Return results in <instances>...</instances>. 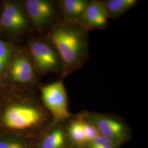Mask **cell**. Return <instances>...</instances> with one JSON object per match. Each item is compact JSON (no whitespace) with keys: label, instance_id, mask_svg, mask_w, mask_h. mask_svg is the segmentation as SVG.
Wrapping results in <instances>:
<instances>
[{"label":"cell","instance_id":"cell-3","mask_svg":"<svg viewBox=\"0 0 148 148\" xmlns=\"http://www.w3.org/2000/svg\"><path fill=\"white\" fill-rule=\"evenodd\" d=\"M29 27L25 7L17 2H5L0 13V32L19 34L27 32Z\"/></svg>","mask_w":148,"mask_h":148},{"label":"cell","instance_id":"cell-2","mask_svg":"<svg viewBox=\"0 0 148 148\" xmlns=\"http://www.w3.org/2000/svg\"><path fill=\"white\" fill-rule=\"evenodd\" d=\"M29 51L35 69L39 74L62 73L61 59L51 43L41 40L32 41L29 45Z\"/></svg>","mask_w":148,"mask_h":148},{"label":"cell","instance_id":"cell-16","mask_svg":"<svg viewBox=\"0 0 148 148\" xmlns=\"http://www.w3.org/2000/svg\"><path fill=\"white\" fill-rule=\"evenodd\" d=\"M88 148H96L106 145H116L117 144L112 141L110 139L98 135L93 140L88 142Z\"/></svg>","mask_w":148,"mask_h":148},{"label":"cell","instance_id":"cell-12","mask_svg":"<svg viewBox=\"0 0 148 148\" xmlns=\"http://www.w3.org/2000/svg\"><path fill=\"white\" fill-rule=\"evenodd\" d=\"M13 52V49L11 44L0 40V82L11 63Z\"/></svg>","mask_w":148,"mask_h":148},{"label":"cell","instance_id":"cell-17","mask_svg":"<svg viewBox=\"0 0 148 148\" xmlns=\"http://www.w3.org/2000/svg\"><path fill=\"white\" fill-rule=\"evenodd\" d=\"M0 148H24L21 143L14 141H0Z\"/></svg>","mask_w":148,"mask_h":148},{"label":"cell","instance_id":"cell-6","mask_svg":"<svg viewBox=\"0 0 148 148\" xmlns=\"http://www.w3.org/2000/svg\"><path fill=\"white\" fill-rule=\"evenodd\" d=\"M29 21L38 29H42L53 21L56 8L47 0H27L24 5Z\"/></svg>","mask_w":148,"mask_h":148},{"label":"cell","instance_id":"cell-13","mask_svg":"<svg viewBox=\"0 0 148 148\" xmlns=\"http://www.w3.org/2000/svg\"><path fill=\"white\" fill-rule=\"evenodd\" d=\"M64 140L63 132L60 130H57L46 137L43 141L41 148H62Z\"/></svg>","mask_w":148,"mask_h":148},{"label":"cell","instance_id":"cell-15","mask_svg":"<svg viewBox=\"0 0 148 148\" xmlns=\"http://www.w3.org/2000/svg\"><path fill=\"white\" fill-rule=\"evenodd\" d=\"M81 121L86 142H90L95 138L99 135L97 128L92 123L84 121Z\"/></svg>","mask_w":148,"mask_h":148},{"label":"cell","instance_id":"cell-4","mask_svg":"<svg viewBox=\"0 0 148 148\" xmlns=\"http://www.w3.org/2000/svg\"><path fill=\"white\" fill-rule=\"evenodd\" d=\"M42 114L34 106L13 104L3 112L2 121L6 127L14 130H24L36 125L41 120Z\"/></svg>","mask_w":148,"mask_h":148},{"label":"cell","instance_id":"cell-10","mask_svg":"<svg viewBox=\"0 0 148 148\" xmlns=\"http://www.w3.org/2000/svg\"><path fill=\"white\" fill-rule=\"evenodd\" d=\"M90 2L87 0L60 1L59 6L65 18L64 20L80 23Z\"/></svg>","mask_w":148,"mask_h":148},{"label":"cell","instance_id":"cell-9","mask_svg":"<svg viewBox=\"0 0 148 148\" xmlns=\"http://www.w3.org/2000/svg\"><path fill=\"white\" fill-rule=\"evenodd\" d=\"M109 17L103 1H90L81 20V24L87 29H98L106 26Z\"/></svg>","mask_w":148,"mask_h":148},{"label":"cell","instance_id":"cell-7","mask_svg":"<svg viewBox=\"0 0 148 148\" xmlns=\"http://www.w3.org/2000/svg\"><path fill=\"white\" fill-rule=\"evenodd\" d=\"M8 70L11 79L18 84L30 85L34 81L35 69L30 57L25 54L12 58Z\"/></svg>","mask_w":148,"mask_h":148},{"label":"cell","instance_id":"cell-11","mask_svg":"<svg viewBox=\"0 0 148 148\" xmlns=\"http://www.w3.org/2000/svg\"><path fill=\"white\" fill-rule=\"evenodd\" d=\"M109 18H117L137 4V0H107L103 1Z\"/></svg>","mask_w":148,"mask_h":148},{"label":"cell","instance_id":"cell-1","mask_svg":"<svg viewBox=\"0 0 148 148\" xmlns=\"http://www.w3.org/2000/svg\"><path fill=\"white\" fill-rule=\"evenodd\" d=\"M87 30L79 22L64 20L57 23L49 33V41L61 59L63 77L85 63L88 55Z\"/></svg>","mask_w":148,"mask_h":148},{"label":"cell","instance_id":"cell-18","mask_svg":"<svg viewBox=\"0 0 148 148\" xmlns=\"http://www.w3.org/2000/svg\"><path fill=\"white\" fill-rule=\"evenodd\" d=\"M116 148V145H106V146H103V147H101L98 148Z\"/></svg>","mask_w":148,"mask_h":148},{"label":"cell","instance_id":"cell-14","mask_svg":"<svg viewBox=\"0 0 148 148\" xmlns=\"http://www.w3.org/2000/svg\"><path fill=\"white\" fill-rule=\"evenodd\" d=\"M69 134L76 143L82 144L86 142L81 121H75L70 125Z\"/></svg>","mask_w":148,"mask_h":148},{"label":"cell","instance_id":"cell-8","mask_svg":"<svg viewBox=\"0 0 148 148\" xmlns=\"http://www.w3.org/2000/svg\"><path fill=\"white\" fill-rule=\"evenodd\" d=\"M89 120L100 135L110 139L116 144L121 142L125 139V130L120 122L101 116H92L90 117Z\"/></svg>","mask_w":148,"mask_h":148},{"label":"cell","instance_id":"cell-5","mask_svg":"<svg viewBox=\"0 0 148 148\" xmlns=\"http://www.w3.org/2000/svg\"><path fill=\"white\" fill-rule=\"evenodd\" d=\"M41 93L45 105L56 119L62 120L70 116L67 93L62 81L43 86Z\"/></svg>","mask_w":148,"mask_h":148}]
</instances>
